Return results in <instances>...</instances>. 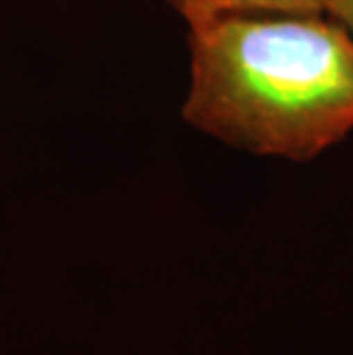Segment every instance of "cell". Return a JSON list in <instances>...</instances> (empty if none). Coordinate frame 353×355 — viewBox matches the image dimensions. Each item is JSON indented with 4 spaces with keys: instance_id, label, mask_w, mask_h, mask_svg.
<instances>
[{
    "instance_id": "obj_3",
    "label": "cell",
    "mask_w": 353,
    "mask_h": 355,
    "mask_svg": "<svg viewBox=\"0 0 353 355\" xmlns=\"http://www.w3.org/2000/svg\"><path fill=\"white\" fill-rule=\"evenodd\" d=\"M328 14L340 21V24L353 35V0H333Z\"/></svg>"
},
{
    "instance_id": "obj_2",
    "label": "cell",
    "mask_w": 353,
    "mask_h": 355,
    "mask_svg": "<svg viewBox=\"0 0 353 355\" xmlns=\"http://www.w3.org/2000/svg\"><path fill=\"white\" fill-rule=\"evenodd\" d=\"M189 26L227 14H328L333 0H165Z\"/></svg>"
},
{
    "instance_id": "obj_1",
    "label": "cell",
    "mask_w": 353,
    "mask_h": 355,
    "mask_svg": "<svg viewBox=\"0 0 353 355\" xmlns=\"http://www.w3.org/2000/svg\"><path fill=\"white\" fill-rule=\"evenodd\" d=\"M189 30L193 128L296 163L353 131V35L330 14H227Z\"/></svg>"
}]
</instances>
